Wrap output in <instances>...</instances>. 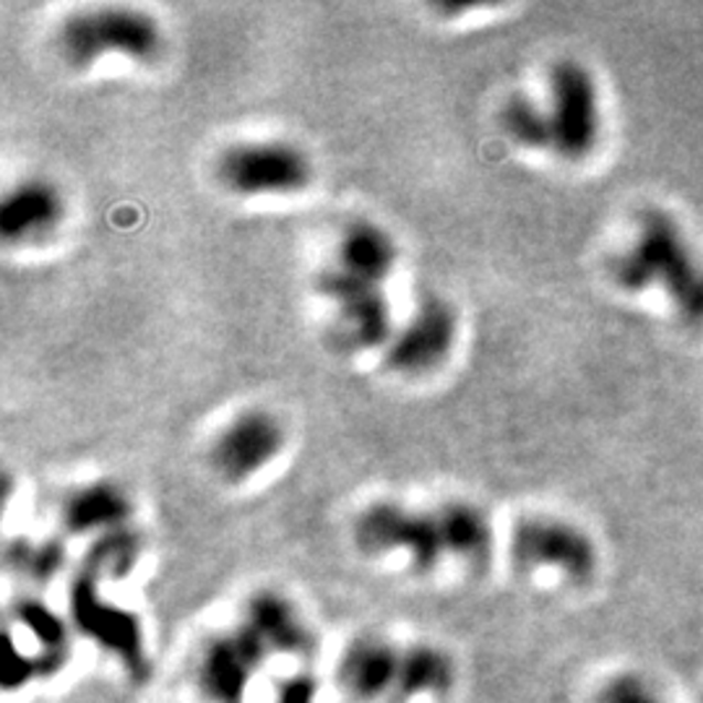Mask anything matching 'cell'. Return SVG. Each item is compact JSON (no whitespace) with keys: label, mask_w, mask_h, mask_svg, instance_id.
Wrapping results in <instances>:
<instances>
[{"label":"cell","mask_w":703,"mask_h":703,"mask_svg":"<svg viewBox=\"0 0 703 703\" xmlns=\"http://www.w3.org/2000/svg\"><path fill=\"white\" fill-rule=\"evenodd\" d=\"M65 214L63 195L47 180H24L3 195L0 235L6 243H26L47 235Z\"/></svg>","instance_id":"8fae6325"},{"label":"cell","mask_w":703,"mask_h":703,"mask_svg":"<svg viewBox=\"0 0 703 703\" xmlns=\"http://www.w3.org/2000/svg\"><path fill=\"white\" fill-rule=\"evenodd\" d=\"M398 664L402 651L381 639L354 641L339 667L344 691L360 701L383 699L386 693H396Z\"/></svg>","instance_id":"7c38bea8"},{"label":"cell","mask_w":703,"mask_h":703,"mask_svg":"<svg viewBox=\"0 0 703 703\" xmlns=\"http://www.w3.org/2000/svg\"><path fill=\"white\" fill-rule=\"evenodd\" d=\"M316 287L339 310L354 344L362 347V350L391 344L394 321H391V306L381 285L362 281L342 271L339 266H333V269L318 274Z\"/></svg>","instance_id":"9c48e42d"},{"label":"cell","mask_w":703,"mask_h":703,"mask_svg":"<svg viewBox=\"0 0 703 703\" xmlns=\"http://www.w3.org/2000/svg\"><path fill=\"white\" fill-rule=\"evenodd\" d=\"M57 47L74 68H92L105 55L151 61L162 50V29L139 9L105 6L71 13L57 29Z\"/></svg>","instance_id":"7a4b0ae2"},{"label":"cell","mask_w":703,"mask_h":703,"mask_svg":"<svg viewBox=\"0 0 703 703\" xmlns=\"http://www.w3.org/2000/svg\"><path fill=\"white\" fill-rule=\"evenodd\" d=\"M396 260V241L375 222H352L339 241V269L371 285H383Z\"/></svg>","instance_id":"5bb4252c"},{"label":"cell","mask_w":703,"mask_h":703,"mask_svg":"<svg viewBox=\"0 0 703 703\" xmlns=\"http://www.w3.org/2000/svg\"><path fill=\"white\" fill-rule=\"evenodd\" d=\"M613 277L628 292L662 289L688 326H703V253L664 209H647L636 235L613 260Z\"/></svg>","instance_id":"6da1fadb"},{"label":"cell","mask_w":703,"mask_h":703,"mask_svg":"<svg viewBox=\"0 0 703 703\" xmlns=\"http://www.w3.org/2000/svg\"><path fill=\"white\" fill-rule=\"evenodd\" d=\"M9 563L34 582H50L63 568L65 547L57 540H13L9 545Z\"/></svg>","instance_id":"d6986e66"},{"label":"cell","mask_w":703,"mask_h":703,"mask_svg":"<svg viewBox=\"0 0 703 703\" xmlns=\"http://www.w3.org/2000/svg\"><path fill=\"white\" fill-rule=\"evenodd\" d=\"M599 703H664V699L641 678L618 675L605 685Z\"/></svg>","instance_id":"44dd1931"},{"label":"cell","mask_w":703,"mask_h":703,"mask_svg":"<svg viewBox=\"0 0 703 703\" xmlns=\"http://www.w3.org/2000/svg\"><path fill=\"white\" fill-rule=\"evenodd\" d=\"M243 628L264 647V651H287V654H292V651L308 649L310 643L306 622L300 620V615L285 597L274 592L256 594L248 601Z\"/></svg>","instance_id":"9a60e30c"},{"label":"cell","mask_w":703,"mask_h":703,"mask_svg":"<svg viewBox=\"0 0 703 703\" xmlns=\"http://www.w3.org/2000/svg\"><path fill=\"white\" fill-rule=\"evenodd\" d=\"M511 555L521 571L550 568L574 584L589 582L599 561L589 534L555 516L519 519L511 534Z\"/></svg>","instance_id":"8992f818"},{"label":"cell","mask_w":703,"mask_h":703,"mask_svg":"<svg viewBox=\"0 0 703 703\" xmlns=\"http://www.w3.org/2000/svg\"><path fill=\"white\" fill-rule=\"evenodd\" d=\"M264 654V647L245 628L214 639L201 657V685L214 701L241 703Z\"/></svg>","instance_id":"30bf717a"},{"label":"cell","mask_w":703,"mask_h":703,"mask_svg":"<svg viewBox=\"0 0 703 703\" xmlns=\"http://www.w3.org/2000/svg\"><path fill=\"white\" fill-rule=\"evenodd\" d=\"M285 427L264 409H245L212 446V464L227 482H245L266 469L285 448Z\"/></svg>","instance_id":"ba28073f"},{"label":"cell","mask_w":703,"mask_h":703,"mask_svg":"<svg viewBox=\"0 0 703 703\" xmlns=\"http://www.w3.org/2000/svg\"><path fill=\"white\" fill-rule=\"evenodd\" d=\"M354 545L371 557L402 550L417 571H433L446 555L435 513L412 511L391 500H375L360 513L354 521Z\"/></svg>","instance_id":"5b68a950"},{"label":"cell","mask_w":703,"mask_h":703,"mask_svg":"<svg viewBox=\"0 0 703 703\" xmlns=\"http://www.w3.org/2000/svg\"><path fill=\"white\" fill-rule=\"evenodd\" d=\"M17 613H19V620L24 622V628L32 630L34 639H38L42 647L61 649L65 628L53 610H47V607L40 605V601L26 599V601H19Z\"/></svg>","instance_id":"ffe728a7"},{"label":"cell","mask_w":703,"mask_h":703,"mask_svg":"<svg viewBox=\"0 0 703 703\" xmlns=\"http://www.w3.org/2000/svg\"><path fill=\"white\" fill-rule=\"evenodd\" d=\"M130 511L134 505H130L126 490L110 480H99L71 492L63 500L61 519L68 534H110L126 529Z\"/></svg>","instance_id":"4fadbf2b"},{"label":"cell","mask_w":703,"mask_h":703,"mask_svg":"<svg viewBox=\"0 0 703 703\" xmlns=\"http://www.w3.org/2000/svg\"><path fill=\"white\" fill-rule=\"evenodd\" d=\"M550 126L557 157L578 159L597 149L601 136V105L597 78L584 63L561 61L550 74Z\"/></svg>","instance_id":"3957f363"},{"label":"cell","mask_w":703,"mask_h":703,"mask_svg":"<svg viewBox=\"0 0 703 703\" xmlns=\"http://www.w3.org/2000/svg\"><path fill=\"white\" fill-rule=\"evenodd\" d=\"M459 318L440 297H425L386 347V362L396 373H425L440 365L456 344Z\"/></svg>","instance_id":"52a82bcc"},{"label":"cell","mask_w":703,"mask_h":703,"mask_svg":"<svg viewBox=\"0 0 703 703\" xmlns=\"http://www.w3.org/2000/svg\"><path fill=\"white\" fill-rule=\"evenodd\" d=\"M310 685L302 683H289L287 691L281 693V699L277 703H310Z\"/></svg>","instance_id":"7402d4cb"},{"label":"cell","mask_w":703,"mask_h":703,"mask_svg":"<svg viewBox=\"0 0 703 703\" xmlns=\"http://www.w3.org/2000/svg\"><path fill=\"white\" fill-rule=\"evenodd\" d=\"M500 120H503L505 134L524 149H553V126H550L547 107L534 99L521 97V94L511 97L500 113Z\"/></svg>","instance_id":"ac0fdd59"},{"label":"cell","mask_w":703,"mask_h":703,"mask_svg":"<svg viewBox=\"0 0 703 703\" xmlns=\"http://www.w3.org/2000/svg\"><path fill=\"white\" fill-rule=\"evenodd\" d=\"M454 683V664L444 651L435 647H415L402 651V664H398V685L396 693L404 699L415 695H440Z\"/></svg>","instance_id":"e0dca14e"},{"label":"cell","mask_w":703,"mask_h":703,"mask_svg":"<svg viewBox=\"0 0 703 703\" xmlns=\"http://www.w3.org/2000/svg\"><path fill=\"white\" fill-rule=\"evenodd\" d=\"M216 172L227 191L258 199V195L300 193L313 178V164L295 143L256 141L237 143L224 151Z\"/></svg>","instance_id":"277c9868"},{"label":"cell","mask_w":703,"mask_h":703,"mask_svg":"<svg viewBox=\"0 0 703 703\" xmlns=\"http://www.w3.org/2000/svg\"><path fill=\"white\" fill-rule=\"evenodd\" d=\"M440 540L448 555L464 557L469 563H484L492 550V529L484 513L472 503L454 500L435 511Z\"/></svg>","instance_id":"2e32d148"}]
</instances>
